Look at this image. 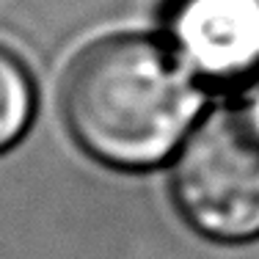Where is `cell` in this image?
<instances>
[{"instance_id": "cell-1", "label": "cell", "mask_w": 259, "mask_h": 259, "mask_svg": "<svg viewBox=\"0 0 259 259\" xmlns=\"http://www.w3.org/2000/svg\"><path fill=\"white\" fill-rule=\"evenodd\" d=\"M201 89L165 45L110 36L80 53L64 80L75 141L113 168H149L174 155L199 119Z\"/></svg>"}, {"instance_id": "cell-2", "label": "cell", "mask_w": 259, "mask_h": 259, "mask_svg": "<svg viewBox=\"0 0 259 259\" xmlns=\"http://www.w3.org/2000/svg\"><path fill=\"white\" fill-rule=\"evenodd\" d=\"M171 193L182 218L209 240L259 234V85L190 127L174 157Z\"/></svg>"}, {"instance_id": "cell-3", "label": "cell", "mask_w": 259, "mask_h": 259, "mask_svg": "<svg viewBox=\"0 0 259 259\" xmlns=\"http://www.w3.org/2000/svg\"><path fill=\"white\" fill-rule=\"evenodd\" d=\"M165 30L168 50L196 83L259 77V0H174Z\"/></svg>"}, {"instance_id": "cell-4", "label": "cell", "mask_w": 259, "mask_h": 259, "mask_svg": "<svg viewBox=\"0 0 259 259\" xmlns=\"http://www.w3.org/2000/svg\"><path fill=\"white\" fill-rule=\"evenodd\" d=\"M36 108L30 72L11 50L0 45V152L28 130Z\"/></svg>"}]
</instances>
